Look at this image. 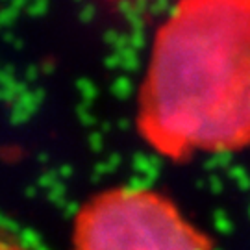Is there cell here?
I'll return each mask as SVG.
<instances>
[{"label": "cell", "mask_w": 250, "mask_h": 250, "mask_svg": "<svg viewBox=\"0 0 250 250\" xmlns=\"http://www.w3.org/2000/svg\"><path fill=\"white\" fill-rule=\"evenodd\" d=\"M137 128L176 161L249 148L250 0L176 2L152 43Z\"/></svg>", "instance_id": "obj_1"}, {"label": "cell", "mask_w": 250, "mask_h": 250, "mask_svg": "<svg viewBox=\"0 0 250 250\" xmlns=\"http://www.w3.org/2000/svg\"><path fill=\"white\" fill-rule=\"evenodd\" d=\"M72 250H211L172 200L146 188H111L74 219Z\"/></svg>", "instance_id": "obj_2"}, {"label": "cell", "mask_w": 250, "mask_h": 250, "mask_svg": "<svg viewBox=\"0 0 250 250\" xmlns=\"http://www.w3.org/2000/svg\"><path fill=\"white\" fill-rule=\"evenodd\" d=\"M0 250H22V249H21V247H17V245H13V243L0 239Z\"/></svg>", "instance_id": "obj_3"}]
</instances>
